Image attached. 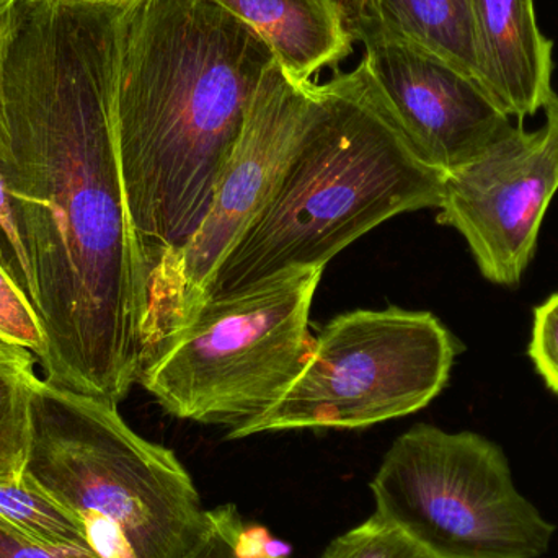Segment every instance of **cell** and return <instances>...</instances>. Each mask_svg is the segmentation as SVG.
Here are the masks:
<instances>
[{
    "instance_id": "6da1fadb",
    "label": "cell",
    "mask_w": 558,
    "mask_h": 558,
    "mask_svg": "<svg viewBox=\"0 0 558 558\" xmlns=\"http://www.w3.org/2000/svg\"><path fill=\"white\" fill-rule=\"evenodd\" d=\"M123 7L19 3L0 154L48 340L45 380L117 407L143 364V289L114 126Z\"/></svg>"
},
{
    "instance_id": "7a4b0ae2",
    "label": "cell",
    "mask_w": 558,
    "mask_h": 558,
    "mask_svg": "<svg viewBox=\"0 0 558 558\" xmlns=\"http://www.w3.org/2000/svg\"><path fill=\"white\" fill-rule=\"evenodd\" d=\"M267 43L215 0H130L118 22L114 126L143 322L211 209Z\"/></svg>"
},
{
    "instance_id": "3957f363",
    "label": "cell",
    "mask_w": 558,
    "mask_h": 558,
    "mask_svg": "<svg viewBox=\"0 0 558 558\" xmlns=\"http://www.w3.org/2000/svg\"><path fill=\"white\" fill-rule=\"evenodd\" d=\"M445 177L410 143L363 62L335 71L314 84L274 192L216 268L199 305L288 270H324L387 219L438 209Z\"/></svg>"
},
{
    "instance_id": "277c9868",
    "label": "cell",
    "mask_w": 558,
    "mask_h": 558,
    "mask_svg": "<svg viewBox=\"0 0 558 558\" xmlns=\"http://www.w3.org/2000/svg\"><path fill=\"white\" fill-rule=\"evenodd\" d=\"M23 474L84 527L97 558H185L209 527L186 469L118 407L36 380Z\"/></svg>"
},
{
    "instance_id": "5b68a950",
    "label": "cell",
    "mask_w": 558,
    "mask_h": 558,
    "mask_svg": "<svg viewBox=\"0 0 558 558\" xmlns=\"http://www.w3.org/2000/svg\"><path fill=\"white\" fill-rule=\"evenodd\" d=\"M320 268L288 270L206 301L149 360L137 383L180 420L229 428L232 439L270 412L311 354Z\"/></svg>"
},
{
    "instance_id": "8992f818",
    "label": "cell",
    "mask_w": 558,
    "mask_h": 558,
    "mask_svg": "<svg viewBox=\"0 0 558 558\" xmlns=\"http://www.w3.org/2000/svg\"><path fill=\"white\" fill-rule=\"evenodd\" d=\"M371 492L376 513L436 558H537L556 533L514 487L504 449L477 433L413 426Z\"/></svg>"
},
{
    "instance_id": "52a82bcc",
    "label": "cell",
    "mask_w": 558,
    "mask_h": 558,
    "mask_svg": "<svg viewBox=\"0 0 558 558\" xmlns=\"http://www.w3.org/2000/svg\"><path fill=\"white\" fill-rule=\"evenodd\" d=\"M459 353L432 312L353 311L331 318L281 400L232 439L286 429H357L412 415L448 384Z\"/></svg>"
},
{
    "instance_id": "ba28073f",
    "label": "cell",
    "mask_w": 558,
    "mask_h": 558,
    "mask_svg": "<svg viewBox=\"0 0 558 558\" xmlns=\"http://www.w3.org/2000/svg\"><path fill=\"white\" fill-rule=\"evenodd\" d=\"M314 84H299L277 61L265 72L211 209L144 315L143 364L195 314L216 268L264 208L307 120Z\"/></svg>"
},
{
    "instance_id": "9c48e42d",
    "label": "cell",
    "mask_w": 558,
    "mask_h": 558,
    "mask_svg": "<svg viewBox=\"0 0 558 558\" xmlns=\"http://www.w3.org/2000/svg\"><path fill=\"white\" fill-rule=\"evenodd\" d=\"M558 190V137L523 126L474 162L446 173L439 225L468 242L485 279L513 288L526 274Z\"/></svg>"
},
{
    "instance_id": "30bf717a",
    "label": "cell",
    "mask_w": 558,
    "mask_h": 558,
    "mask_svg": "<svg viewBox=\"0 0 558 558\" xmlns=\"http://www.w3.org/2000/svg\"><path fill=\"white\" fill-rule=\"evenodd\" d=\"M363 64L420 156L451 173L517 126L487 92L439 56L399 39L364 43Z\"/></svg>"
},
{
    "instance_id": "8fae6325",
    "label": "cell",
    "mask_w": 558,
    "mask_h": 558,
    "mask_svg": "<svg viewBox=\"0 0 558 558\" xmlns=\"http://www.w3.org/2000/svg\"><path fill=\"white\" fill-rule=\"evenodd\" d=\"M478 84L510 118L534 117L553 100L554 43L534 0H472Z\"/></svg>"
},
{
    "instance_id": "7c38bea8",
    "label": "cell",
    "mask_w": 558,
    "mask_h": 558,
    "mask_svg": "<svg viewBox=\"0 0 558 558\" xmlns=\"http://www.w3.org/2000/svg\"><path fill=\"white\" fill-rule=\"evenodd\" d=\"M254 29L286 74L299 84L353 52V38L337 0H215Z\"/></svg>"
},
{
    "instance_id": "4fadbf2b",
    "label": "cell",
    "mask_w": 558,
    "mask_h": 558,
    "mask_svg": "<svg viewBox=\"0 0 558 558\" xmlns=\"http://www.w3.org/2000/svg\"><path fill=\"white\" fill-rule=\"evenodd\" d=\"M353 41L399 39L478 82L472 0H337ZM481 85V84H478Z\"/></svg>"
},
{
    "instance_id": "5bb4252c",
    "label": "cell",
    "mask_w": 558,
    "mask_h": 558,
    "mask_svg": "<svg viewBox=\"0 0 558 558\" xmlns=\"http://www.w3.org/2000/svg\"><path fill=\"white\" fill-rule=\"evenodd\" d=\"M0 518L52 549L95 557L77 518L25 474L0 478Z\"/></svg>"
},
{
    "instance_id": "9a60e30c",
    "label": "cell",
    "mask_w": 558,
    "mask_h": 558,
    "mask_svg": "<svg viewBox=\"0 0 558 558\" xmlns=\"http://www.w3.org/2000/svg\"><path fill=\"white\" fill-rule=\"evenodd\" d=\"M35 354L0 341V478L20 477L29 446Z\"/></svg>"
},
{
    "instance_id": "2e32d148",
    "label": "cell",
    "mask_w": 558,
    "mask_h": 558,
    "mask_svg": "<svg viewBox=\"0 0 558 558\" xmlns=\"http://www.w3.org/2000/svg\"><path fill=\"white\" fill-rule=\"evenodd\" d=\"M291 550L268 531L247 530L235 507L209 510V527L185 558H291Z\"/></svg>"
},
{
    "instance_id": "e0dca14e",
    "label": "cell",
    "mask_w": 558,
    "mask_h": 558,
    "mask_svg": "<svg viewBox=\"0 0 558 558\" xmlns=\"http://www.w3.org/2000/svg\"><path fill=\"white\" fill-rule=\"evenodd\" d=\"M320 558H436L399 526L374 513L331 541Z\"/></svg>"
},
{
    "instance_id": "ac0fdd59",
    "label": "cell",
    "mask_w": 558,
    "mask_h": 558,
    "mask_svg": "<svg viewBox=\"0 0 558 558\" xmlns=\"http://www.w3.org/2000/svg\"><path fill=\"white\" fill-rule=\"evenodd\" d=\"M0 341L26 348L39 366L48 357V340L41 320L25 292L0 265Z\"/></svg>"
},
{
    "instance_id": "d6986e66",
    "label": "cell",
    "mask_w": 558,
    "mask_h": 558,
    "mask_svg": "<svg viewBox=\"0 0 558 558\" xmlns=\"http://www.w3.org/2000/svg\"><path fill=\"white\" fill-rule=\"evenodd\" d=\"M527 354L546 386L558 396V291L534 308Z\"/></svg>"
},
{
    "instance_id": "ffe728a7",
    "label": "cell",
    "mask_w": 558,
    "mask_h": 558,
    "mask_svg": "<svg viewBox=\"0 0 558 558\" xmlns=\"http://www.w3.org/2000/svg\"><path fill=\"white\" fill-rule=\"evenodd\" d=\"M0 558H97L52 549L0 518Z\"/></svg>"
},
{
    "instance_id": "44dd1931",
    "label": "cell",
    "mask_w": 558,
    "mask_h": 558,
    "mask_svg": "<svg viewBox=\"0 0 558 558\" xmlns=\"http://www.w3.org/2000/svg\"><path fill=\"white\" fill-rule=\"evenodd\" d=\"M22 0H0V154L7 143L5 105H3V72L12 43L15 15Z\"/></svg>"
},
{
    "instance_id": "7402d4cb",
    "label": "cell",
    "mask_w": 558,
    "mask_h": 558,
    "mask_svg": "<svg viewBox=\"0 0 558 558\" xmlns=\"http://www.w3.org/2000/svg\"><path fill=\"white\" fill-rule=\"evenodd\" d=\"M547 114L546 126L558 137V97L554 95L553 100L544 108Z\"/></svg>"
},
{
    "instance_id": "603a6c76",
    "label": "cell",
    "mask_w": 558,
    "mask_h": 558,
    "mask_svg": "<svg viewBox=\"0 0 558 558\" xmlns=\"http://www.w3.org/2000/svg\"><path fill=\"white\" fill-rule=\"evenodd\" d=\"M72 2H84V3H126L130 0H72Z\"/></svg>"
}]
</instances>
